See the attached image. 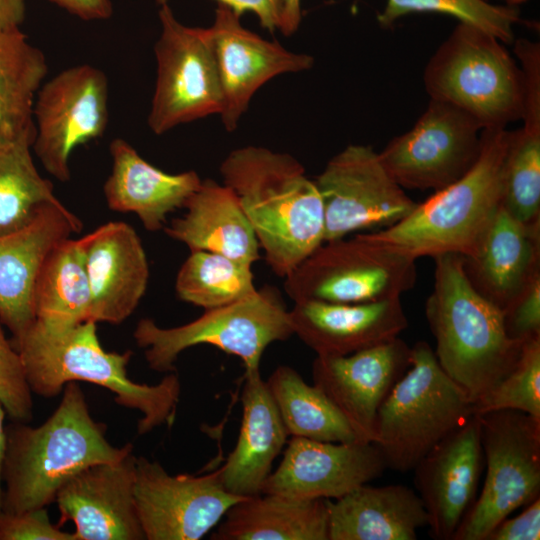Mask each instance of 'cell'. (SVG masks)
<instances>
[{"label": "cell", "instance_id": "1", "mask_svg": "<svg viewBox=\"0 0 540 540\" xmlns=\"http://www.w3.org/2000/svg\"><path fill=\"white\" fill-rule=\"evenodd\" d=\"M220 173L223 184L236 194L276 275L285 278L324 243L322 199L296 158L245 146L225 157Z\"/></svg>", "mask_w": 540, "mask_h": 540}, {"label": "cell", "instance_id": "2", "mask_svg": "<svg viewBox=\"0 0 540 540\" xmlns=\"http://www.w3.org/2000/svg\"><path fill=\"white\" fill-rule=\"evenodd\" d=\"M61 401L45 422L6 425L2 470L4 512L47 507L60 488L83 469L118 461L133 452L127 443L115 447L106 425L95 421L81 387L67 383Z\"/></svg>", "mask_w": 540, "mask_h": 540}, {"label": "cell", "instance_id": "3", "mask_svg": "<svg viewBox=\"0 0 540 540\" xmlns=\"http://www.w3.org/2000/svg\"><path fill=\"white\" fill-rule=\"evenodd\" d=\"M11 342L21 356L32 393L54 397L67 383L85 381L109 390L120 406L140 412V435L174 423L181 394L178 375L169 372L153 385L134 382L127 374L132 352L106 351L93 321L60 329L34 321Z\"/></svg>", "mask_w": 540, "mask_h": 540}, {"label": "cell", "instance_id": "4", "mask_svg": "<svg viewBox=\"0 0 540 540\" xmlns=\"http://www.w3.org/2000/svg\"><path fill=\"white\" fill-rule=\"evenodd\" d=\"M433 259L434 284L425 315L436 341L434 352L474 405L512 370L524 343L507 335L502 310L471 285L461 255Z\"/></svg>", "mask_w": 540, "mask_h": 540}, {"label": "cell", "instance_id": "5", "mask_svg": "<svg viewBox=\"0 0 540 540\" xmlns=\"http://www.w3.org/2000/svg\"><path fill=\"white\" fill-rule=\"evenodd\" d=\"M510 138L506 127L483 129L480 154L468 172L417 203L399 222L366 236L416 260L470 254L501 207Z\"/></svg>", "mask_w": 540, "mask_h": 540}, {"label": "cell", "instance_id": "6", "mask_svg": "<svg viewBox=\"0 0 540 540\" xmlns=\"http://www.w3.org/2000/svg\"><path fill=\"white\" fill-rule=\"evenodd\" d=\"M472 416L466 393L443 371L430 345L418 341L407 371L379 408L372 443L387 468L405 473Z\"/></svg>", "mask_w": 540, "mask_h": 540}, {"label": "cell", "instance_id": "7", "mask_svg": "<svg viewBox=\"0 0 540 540\" xmlns=\"http://www.w3.org/2000/svg\"><path fill=\"white\" fill-rule=\"evenodd\" d=\"M503 44L460 22L425 67L423 81L430 99L459 108L482 129L522 119L523 72Z\"/></svg>", "mask_w": 540, "mask_h": 540}, {"label": "cell", "instance_id": "8", "mask_svg": "<svg viewBox=\"0 0 540 540\" xmlns=\"http://www.w3.org/2000/svg\"><path fill=\"white\" fill-rule=\"evenodd\" d=\"M291 335L289 310L272 286L257 289L235 303L205 310L181 326L163 328L143 318L133 332L137 345L145 349L149 367L165 373L175 371V362L183 351L202 344L239 357L245 372L259 371L265 349Z\"/></svg>", "mask_w": 540, "mask_h": 540}, {"label": "cell", "instance_id": "9", "mask_svg": "<svg viewBox=\"0 0 540 540\" xmlns=\"http://www.w3.org/2000/svg\"><path fill=\"white\" fill-rule=\"evenodd\" d=\"M417 280L416 259L365 233L324 242L286 277L294 302L360 304L401 298Z\"/></svg>", "mask_w": 540, "mask_h": 540}, {"label": "cell", "instance_id": "10", "mask_svg": "<svg viewBox=\"0 0 540 540\" xmlns=\"http://www.w3.org/2000/svg\"><path fill=\"white\" fill-rule=\"evenodd\" d=\"M476 416L486 473L453 540H487L500 522L540 495V420L516 410Z\"/></svg>", "mask_w": 540, "mask_h": 540}, {"label": "cell", "instance_id": "11", "mask_svg": "<svg viewBox=\"0 0 540 540\" xmlns=\"http://www.w3.org/2000/svg\"><path fill=\"white\" fill-rule=\"evenodd\" d=\"M161 33L154 46L156 82L148 126L156 135L213 114L222 92L207 28L180 23L167 3L159 10Z\"/></svg>", "mask_w": 540, "mask_h": 540}, {"label": "cell", "instance_id": "12", "mask_svg": "<svg viewBox=\"0 0 540 540\" xmlns=\"http://www.w3.org/2000/svg\"><path fill=\"white\" fill-rule=\"evenodd\" d=\"M108 99L107 76L89 64L66 68L39 88L33 107L36 136L32 148L58 181L71 178L72 151L105 133Z\"/></svg>", "mask_w": 540, "mask_h": 540}, {"label": "cell", "instance_id": "13", "mask_svg": "<svg viewBox=\"0 0 540 540\" xmlns=\"http://www.w3.org/2000/svg\"><path fill=\"white\" fill-rule=\"evenodd\" d=\"M481 126L459 108L430 99L406 133L379 152L390 176L404 189L434 192L461 178L481 151Z\"/></svg>", "mask_w": 540, "mask_h": 540}, {"label": "cell", "instance_id": "14", "mask_svg": "<svg viewBox=\"0 0 540 540\" xmlns=\"http://www.w3.org/2000/svg\"><path fill=\"white\" fill-rule=\"evenodd\" d=\"M315 183L324 209V242L355 231L386 228L417 205L370 146L344 148L328 161Z\"/></svg>", "mask_w": 540, "mask_h": 540}, {"label": "cell", "instance_id": "15", "mask_svg": "<svg viewBox=\"0 0 540 540\" xmlns=\"http://www.w3.org/2000/svg\"><path fill=\"white\" fill-rule=\"evenodd\" d=\"M243 498L225 489L220 468L172 476L157 461L136 459L135 501L146 540H199Z\"/></svg>", "mask_w": 540, "mask_h": 540}, {"label": "cell", "instance_id": "16", "mask_svg": "<svg viewBox=\"0 0 540 540\" xmlns=\"http://www.w3.org/2000/svg\"><path fill=\"white\" fill-rule=\"evenodd\" d=\"M240 16L218 3L213 24L208 27L222 92L219 114L229 132L234 131L253 95L272 78L308 70L313 57L284 48L245 28Z\"/></svg>", "mask_w": 540, "mask_h": 540}, {"label": "cell", "instance_id": "17", "mask_svg": "<svg viewBox=\"0 0 540 540\" xmlns=\"http://www.w3.org/2000/svg\"><path fill=\"white\" fill-rule=\"evenodd\" d=\"M411 347L397 337L344 356H316L313 384L347 420L359 439L372 442L380 406L410 365Z\"/></svg>", "mask_w": 540, "mask_h": 540}, {"label": "cell", "instance_id": "18", "mask_svg": "<svg viewBox=\"0 0 540 540\" xmlns=\"http://www.w3.org/2000/svg\"><path fill=\"white\" fill-rule=\"evenodd\" d=\"M387 469L372 442H327L292 437L261 493L298 499H338Z\"/></svg>", "mask_w": 540, "mask_h": 540}, {"label": "cell", "instance_id": "19", "mask_svg": "<svg viewBox=\"0 0 540 540\" xmlns=\"http://www.w3.org/2000/svg\"><path fill=\"white\" fill-rule=\"evenodd\" d=\"M485 466L476 415L434 446L413 468L414 485L435 540H453L476 500Z\"/></svg>", "mask_w": 540, "mask_h": 540}, {"label": "cell", "instance_id": "20", "mask_svg": "<svg viewBox=\"0 0 540 540\" xmlns=\"http://www.w3.org/2000/svg\"><path fill=\"white\" fill-rule=\"evenodd\" d=\"M133 452L87 467L58 491L59 523L71 521L75 540H145L135 501Z\"/></svg>", "mask_w": 540, "mask_h": 540}, {"label": "cell", "instance_id": "21", "mask_svg": "<svg viewBox=\"0 0 540 540\" xmlns=\"http://www.w3.org/2000/svg\"><path fill=\"white\" fill-rule=\"evenodd\" d=\"M91 294V321L120 324L137 308L149 265L135 229L107 222L80 238Z\"/></svg>", "mask_w": 540, "mask_h": 540}, {"label": "cell", "instance_id": "22", "mask_svg": "<svg viewBox=\"0 0 540 540\" xmlns=\"http://www.w3.org/2000/svg\"><path fill=\"white\" fill-rule=\"evenodd\" d=\"M81 229V220L58 200L24 228L0 236V322L13 337L35 321L33 291L47 254Z\"/></svg>", "mask_w": 540, "mask_h": 540}, {"label": "cell", "instance_id": "23", "mask_svg": "<svg viewBox=\"0 0 540 540\" xmlns=\"http://www.w3.org/2000/svg\"><path fill=\"white\" fill-rule=\"evenodd\" d=\"M293 334L317 356H344L397 337L408 327L401 299L335 304L294 302L289 310Z\"/></svg>", "mask_w": 540, "mask_h": 540}, {"label": "cell", "instance_id": "24", "mask_svg": "<svg viewBox=\"0 0 540 540\" xmlns=\"http://www.w3.org/2000/svg\"><path fill=\"white\" fill-rule=\"evenodd\" d=\"M462 262L474 289L503 311L540 273V228L521 224L500 207Z\"/></svg>", "mask_w": 540, "mask_h": 540}, {"label": "cell", "instance_id": "25", "mask_svg": "<svg viewBox=\"0 0 540 540\" xmlns=\"http://www.w3.org/2000/svg\"><path fill=\"white\" fill-rule=\"evenodd\" d=\"M109 152L112 171L103 187L108 208L136 214L151 232L163 229L168 214L184 207L202 181L193 170L172 174L158 169L122 138L111 141Z\"/></svg>", "mask_w": 540, "mask_h": 540}, {"label": "cell", "instance_id": "26", "mask_svg": "<svg viewBox=\"0 0 540 540\" xmlns=\"http://www.w3.org/2000/svg\"><path fill=\"white\" fill-rule=\"evenodd\" d=\"M241 401L237 443L220 467V473L227 491L250 497L261 494L289 434L260 370L245 372Z\"/></svg>", "mask_w": 540, "mask_h": 540}, {"label": "cell", "instance_id": "27", "mask_svg": "<svg viewBox=\"0 0 540 540\" xmlns=\"http://www.w3.org/2000/svg\"><path fill=\"white\" fill-rule=\"evenodd\" d=\"M184 208L182 217L163 228L171 239L191 252H213L249 266L259 260L256 234L231 188L202 180Z\"/></svg>", "mask_w": 540, "mask_h": 540}, {"label": "cell", "instance_id": "28", "mask_svg": "<svg viewBox=\"0 0 540 540\" xmlns=\"http://www.w3.org/2000/svg\"><path fill=\"white\" fill-rule=\"evenodd\" d=\"M326 502L328 540H416L428 524L419 495L405 485L367 483Z\"/></svg>", "mask_w": 540, "mask_h": 540}, {"label": "cell", "instance_id": "29", "mask_svg": "<svg viewBox=\"0 0 540 540\" xmlns=\"http://www.w3.org/2000/svg\"><path fill=\"white\" fill-rule=\"evenodd\" d=\"M212 533L213 540H328L326 499L279 494L245 497Z\"/></svg>", "mask_w": 540, "mask_h": 540}, {"label": "cell", "instance_id": "30", "mask_svg": "<svg viewBox=\"0 0 540 540\" xmlns=\"http://www.w3.org/2000/svg\"><path fill=\"white\" fill-rule=\"evenodd\" d=\"M48 72L44 53L19 29L0 31V147L34 142L33 107Z\"/></svg>", "mask_w": 540, "mask_h": 540}, {"label": "cell", "instance_id": "31", "mask_svg": "<svg viewBox=\"0 0 540 540\" xmlns=\"http://www.w3.org/2000/svg\"><path fill=\"white\" fill-rule=\"evenodd\" d=\"M35 321L67 328L91 321V294L80 239L66 238L46 256L33 291Z\"/></svg>", "mask_w": 540, "mask_h": 540}, {"label": "cell", "instance_id": "32", "mask_svg": "<svg viewBox=\"0 0 540 540\" xmlns=\"http://www.w3.org/2000/svg\"><path fill=\"white\" fill-rule=\"evenodd\" d=\"M266 383L290 436L327 442L361 441L326 395L294 368L276 367Z\"/></svg>", "mask_w": 540, "mask_h": 540}, {"label": "cell", "instance_id": "33", "mask_svg": "<svg viewBox=\"0 0 540 540\" xmlns=\"http://www.w3.org/2000/svg\"><path fill=\"white\" fill-rule=\"evenodd\" d=\"M522 120L523 126L511 131L501 207L521 224L540 228V109H526Z\"/></svg>", "mask_w": 540, "mask_h": 540}, {"label": "cell", "instance_id": "34", "mask_svg": "<svg viewBox=\"0 0 540 540\" xmlns=\"http://www.w3.org/2000/svg\"><path fill=\"white\" fill-rule=\"evenodd\" d=\"M31 148L29 141L0 147V236L24 228L47 203L59 200L38 172Z\"/></svg>", "mask_w": 540, "mask_h": 540}, {"label": "cell", "instance_id": "35", "mask_svg": "<svg viewBox=\"0 0 540 540\" xmlns=\"http://www.w3.org/2000/svg\"><path fill=\"white\" fill-rule=\"evenodd\" d=\"M251 266L224 255L193 251L176 277L179 299L205 310L226 306L254 294Z\"/></svg>", "mask_w": 540, "mask_h": 540}, {"label": "cell", "instance_id": "36", "mask_svg": "<svg viewBox=\"0 0 540 540\" xmlns=\"http://www.w3.org/2000/svg\"><path fill=\"white\" fill-rule=\"evenodd\" d=\"M420 12L451 15L505 44L513 43V26L521 21L516 8L494 5L485 0H387L377 19L387 27L404 15Z\"/></svg>", "mask_w": 540, "mask_h": 540}, {"label": "cell", "instance_id": "37", "mask_svg": "<svg viewBox=\"0 0 540 540\" xmlns=\"http://www.w3.org/2000/svg\"><path fill=\"white\" fill-rule=\"evenodd\" d=\"M516 410L540 420V336L524 342L512 370L473 405L474 415Z\"/></svg>", "mask_w": 540, "mask_h": 540}, {"label": "cell", "instance_id": "38", "mask_svg": "<svg viewBox=\"0 0 540 540\" xmlns=\"http://www.w3.org/2000/svg\"><path fill=\"white\" fill-rule=\"evenodd\" d=\"M0 404L17 422L33 417L32 391L28 385L20 354L7 339L0 322Z\"/></svg>", "mask_w": 540, "mask_h": 540}, {"label": "cell", "instance_id": "39", "mask_svg": "<svg viewBox=\"0 0 540 540\" xmlns=\"http://www.w3.org/2000/svg\"><path fill=\"white\" fill-rule=\"evenodd\" d=\"M0 540H75L50 521L46 507L0 513Z\"/></svg>", "mask_w": 540, "mask_h": 540}, {"label": "cell", "instance_id": "40", "mask_svg": "<svg viewBox=\"0 0 540 540\" xmlns=\"http://www.w3.org/2000/svg\"><path fill=\"white\" fill-rule=\"evenodd\" d=\"M507 335L520 343L540 336V273L502 311Z\"/></svg>", "mask_w": 540, "mask_h": 540}, {"label": "cell", "instance_id": "41", "mask_svg": "<svg viewBox=\"0 0 540 540\" xmlns=\"http://www.w3.org/2000/svg\"><path fill=\"white\" fill-rule=\"evenodd\" d=\"M540 497L525 506L513 518H506L491 532L487 540H539Z\"/></svg>", "mask_w": 540, "mask_h": 540}, {"label": "cell", "instance_id": "42", "mask_svg": "<svg viewBox=\"0 0 540 540\" xmlns=\"http://www.w3.org/2000/svg\"><path fill=\"white\" fill-rule=\"evenodd\" d=\"M237 14L251 12L257 16L261 26L270 32L279 30L282 14L283 0H217ZM159 5H163L168 0H156Z\"/></svg>", "mask_w": 540, "mask_h": 540}, {"label": "cell", "instance_id": "43", "mask_svg": "<svg viewBox=\"0 0 540 540\" xmlns=\"http://www.w3.org/2000/svg\"><path fill=\"white\" fill-rule=\"evenodd\" d=\"M82 20H105L113 13L110 0H49Z\"/></svg>", "mask_w": 540, "mask_h": 540}, {"label": "cell", "instance_id": "44", "mask_svg": "<svg viewBox=\"0 0 540 540\" xmlns=\"http://www.w3.org/2000/svg\"><path fill=\"white\" fill-rule=\"evenodd\" d=\"M24 18V0H0V31L19 29Z\"/></svg>", "mask_w": 540, "mask_h": 540}, {"label": "cell", "instance_id": "45", "mask_svg": "<svg viewBox=\"0 0 540 540\" xmlns=\"http://www.w3.org/2000/svg\"><path fill=\"white\" fill-rule=\"evenodd\" d=\"M301 21V0H283L279 30L286 36L293 34Z\"/></svg>", "mask_w": 540, "mask_h": 540}, {"label": "cell", "instance_id": "46", "mask_svg": "<svg viewBox=\"0 0 540 540\" xmlns=\"http://www.w3.org/2000/svg\"><path fill=\"white\" fill-rule=\"evenodd\" d=\"M6 412L0 404V513L3 506L2 470L6 451V425L4 423Z\"/></svg>", "mask_w": 540, "mask_h": 540}, {"label": "cell", "instance_id": "47", "mask_svg": "<svg viewBox=\"0 0 540 540\" xmlns=\"http://www.w3.org/2000/svg\"><path fill=\"white\" fill-rule=\"evenodd\" d=\"M509 6L523 3L527 0H505Z\"/></svg>", "mask_w": 540, "mask_h": 540}]
</instances>
